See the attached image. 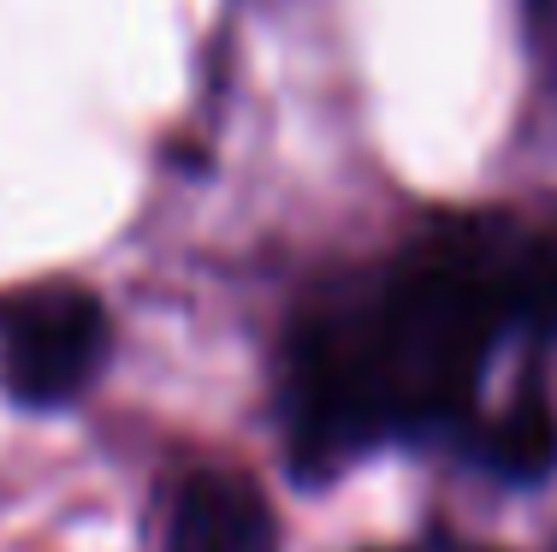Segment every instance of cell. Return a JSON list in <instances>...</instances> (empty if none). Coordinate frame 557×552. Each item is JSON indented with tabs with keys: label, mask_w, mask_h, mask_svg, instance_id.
<instances>
[{
	"label": "cell",
	"mask_w": 557,
	"mask_h": 552,
	"mask_svg": "<svg viewBox=\"0 0 557 552\" xmlns=\"http://www.w3.org/2000/svg\"><path fill=\"white\" fill-rule=\"evenodd\" d=\"M161 552H278L268 493L232 469H190L172 488Z\"/></svg>",
	"instance_id": "3957f363"
},
{
	"label": "cell",
	"mask_w": 557,
	"mask_h": 552,
	"mask_svg": "<svg viewBox=\"0 0 557 552\" xmlns=\"http://www.w3.org/2000/svg\"><path fill=\"white\" fill-rule=\"evenodd\" d=\"M557 333V244L462 220L409 244L374 285L290 333L285 440L302 481H326L392 440L469 428L504 339Z\"/></svg>",
	"instance_id": "6da1fadb"
},
{
	"label": "cell",
	"mask_w": 557,
	"mask_h": 552,
	"mask_svg": "<svg viewBox=\"0 0 557 552\" xmlns=\"http://www.w3.org/2000/svg\"><path fill=\"white\" fill-rule=\"evenodd\" d=\"M374 552H404V547H374Z\"/></svg>",
	"instance_id": "5b68a950"
},
{
	"label": "cell",
	"mask_w": 557,
	"mask_h": 552,
	"mask_svg": "<svg viewBox=\"0 0 557 552\" xmlns=\"http://www.w3.org/2000/svg\"><path fill=\"white\" fill-rule=\"evenodd\" d=\"M481 464L493 469V476L516 481V488L546 481L557 469V416H552V404L546 398H516L498 422H486L481 428Z\"/></svg>",
	"instance_id": "277c9868"
},
{
	"label": "cell",
	"mask_w": 557,
	"mask_h": 552,
	"mask_svg": "<svg viewBox=\"0 0 557 552\" xmlns=\"http://www.w3.org/2000/svg\"><path fill=\"white\" fill-rule=\"evenodd\" d=\"M113 321L84 285H30L0 304V392L18 410H65L101 380Z\"/></svg>",
	"instance_id": "7a4b0ae2"
}]
</instances>
